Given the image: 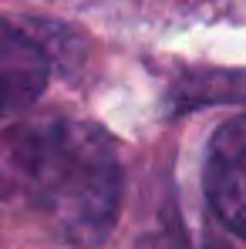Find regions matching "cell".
<instances>
[{
    "mask_svg": "<svg viewBox=\"0 0 246 249\" xmlns=\"http://www.w3.org/2000/svg\"><path fill=\"white\" fill-rule=\"evenodd\" d=\"M51 54L34 34L0 20V115L31 108L47 88Z\"/></svg>",
    "mask_w": 246,
    "mask_h": 249,
    "instance_id": "cell-3",
    "label": "cell"
},
{
    "mask_svg": "<svg viewBox=\"0 0 246 249\" xmlns=\"http://www.w3.org/2000/svg\"><path fill=\"white\" fill-rule=\"evenodd\" d=\"M206 196L212 212L246 239V115L212 135L206 155Z\"/></svg>",
    "mask_w": 246,
    "mask_h": 249,
    "instance_id": "cell-2",
    "label": "cell"
},
{
    "mask_svg": "<svg viewBox=\"0 0 246 249\" xmlns=\"http://www.w3.org/2000/svg\"><path fill=\"white\" fill-rule=\"evenodd\" d=\"M0 182L75 246H98L112 232L122 199L112 142L75 118H34L7 131L0 138Z\"/></svg>",
    "mask_w": 246,
    "mask_h": 249,
    "instance_id": "cell-1",
    "label": "cell"
}]
</instances>
